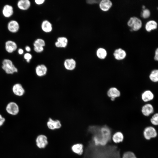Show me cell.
I'll list each match as a JSON object with an SVG mask.
<instances>
[{"mask_svg": "<svg viewBox=\"0 0 158 158\" xmlns=\"http://www.w3.org/2000/svg\"><path fill=\"white\" fill-rule=\"evenodd\" d=\"M7 28L10 32L15 33L18 32L19 29V25L17 21L14 20H11L8 23Z\"/></svg>", "mask_w": 158, "mask_h": 158, "instance_id": "obj_11", "label": "cell"}, {"mask_svg": "<svg viewBox=\"0 0 158 158\" xmlns=\"http://www.w3.org/2000/svg\"><path fill=\"white\" fill-rule=\"evenodd\" d=\"M6 110L9 114L16 115L19 113V109L18 105L16 103L11 102L7 104Z\"/></svg>", "mask_w": 158, "mask_h": 158, "instance_id": "obj_6", "label": "cell"}, {"mask_svg": "<svg viewBox=\"0 0 158 158\" xmlns=\"http://www.w3.org/2000/svg\"><path fill=\"white\" fill-rule=\"evenodd\" d=\"M113 55L116 59L120 61L123 60L126 58V53L124 50L119 48L116 49L114 51Z\"/></svg>", "mask_w": 158, "mask_h": 158, "instance_id": "obj_15", "label": "cell"}, {"mask_svg": "<svg viewBox=\"0 0 158 158\" xmlns=\"http://www.w3.org/2000/svg\"><path fill=\"white\" fill-rule=\"evenodd\" d=\"M33 45L34 47H44L45 45V43L43 39L38 38L34 41Z\"/></svg>", "mask_w": 158, "mask_h": 158, "instance_id": "obj_27", "label": "cell"}, {"mask_svg": "<svg viewBox=\"0 0 158 158\" xmlns=\"http://www.w3.org/2000/svg\"><path fill=\"white\" fill-rule=\"evenodd\" d=\"M65 68L67 70L72 71L76 67V63L73 59H67L65 60L63 63Z\"/></svg>", "mask_w": 158, "mask_h": 158, "instance_id": "obj_10", "label": "cell"}, {"mask_svg": "<svg viewBox=\"0 0 158 158\" xmlns=\"http://www.w3.org/2000/svg\"><path fill=\"white\" fill-rule=\"evenodd\" d=\"M5 121V118L0 114V127L3 124Z\"/></svg>", "mask_w": 158, "mask_h": 158, "instance_id": "obj_32", "label": "cell"}, {"mask_svg": "<svg viewBox=\"0 0 158 158\" xmlns=\"http://www.w3.org/2000/svg\"><path fill=\"white\" fill-rule=\"evenodd\" d=\"M13 7L9 4H6L3 7L2 13L3 16L6 18L12 16L13 14Z\"/></svg>", "mask_w": 158, "mask_h": 158, "instance_id": "obj_17", "label": "cell"}, {"mask_svg": "<svg viewBox=\"0 0 158 158\" xmlns=\"http://www.w3.org/2000/svg\"><path fill=\"white\" fill-rule=\"evenodd\" d=\"M68 43V40L67 38L60 37L57 38V41L55 43V45L58 48H65L67 46Z\"/></svg>", "mask_w": 158, "mask_h": 158, "instance_id": "obj_21", "label": "cell"}, {"mask_svg": "<svg viewBox=\"0 0 158 158\" xmlns=\"http://www.w3.org/2000/svg\"><path fill=\"white\" fill-rule=\"evenodd\" d=\"M143 135L145 139L149 140L158 136V131L155 127L151 126H148L144 128Z\"/></svg>", "mask_w": 158, "mask_h": 158, "instance_id": "obj_3", "label": "cell"}, {"mask_svg": "<svg viewBox=\"0 0 158 158\" xmlns=\"http://www.w3.org/2000/svg\"><path fill=\"white\" fill-rule=\"evenodd\" d=\"M121 158H137L134 153L131 151H127L124 152Z\"/></svg>", "mask_w": 158, "mask_h": 158, "instance_id": "obj_28", "label": "cell"}, {"mask_svg": "<svg viewBox=\"0 0 158 158\" xmlns=\"http://www.w3.org/2000/svg\"><path fill=\"white\" fill-rule=\"evenodd\" d=\"M150 12L148 9H145L143 10L141 13V16L144 18H148L150 15Z\"/></svg>", "mask_w": 158, "mask_h": 158, "instance_id": "obj_29", "label": "cell"}, {"mask_svg": "<svg viewBox=\"0 0 158 158\" xmlns=\"http://www.w3.org/2000/svg\"><path fill=\"white\" fill-rule=\"evenodd\" d=\"M45 1V0H35V2L37 4L39 5L43 4Z\"/></svg>", "mask_w": 158, "mask_h": 158, "instance_id": "obj_35", "label": "cell"}, {"mask_svg": "<svg viewBox=\"0 0 158 158\" xmlns=\"http://www.w3.org/2000/svg\"><path fill=\"white\" fill-rule=\"evenodd\" d=\"M107 96L110 98V100L114 101L116 98L119 97L121 95L120 91L115 87H111L110 88L107 92Z\"/></svg>", "mask_w": 158, "mask_h": 158, "instance_id": "obj_8", "label": "cell"}, {"mask_svg": "<svg viewBox=\"0 0 158 158\" xmlns=\"http://www.w3.org/2000/svg\"><path fill=\"white\" fill-rule=\"evenodd\" d=\"M36 145L40 149L44 148L48 144L47 137L43 134H40L36 137L35 140Z\"/></svg>", "mask_w": 158, "mask_h": 158, "instance_id": "obj_4", "label": "cell"}, {"mask_svg": "<svg viewBox=\"0 0 158 158\" xmlns=\"http://www.w3.org/2000/svg\"><path fill=\"white\" fill-rule=\"evenodd\" d=\"M141 112L144 116L148 117L154 113V109L152 104L147 103L142 106Z\"/></svg>", "mask_w": 158, "mask_h": 158, "instance_id": "obj_7", "label": "cell"}, {"mask_svg": "<svg viewBox=\"0 0 158 158\" xmlns=\"http://www.w3.org/2000/svg\"><path fill=\"white\" fill-rule=\"evenodd\" d=\"M96 55L98 58L99 59H104L106 58L107 56V51L104 49L100 48L97 50Z\"/></svg>", "mask_w": 158, "mask_h": 158, "instance_id": "obj_25", "label": "cell"}, {"mask_svg": "<svg viewBox=\"0 0 158 158\" xmlns=\"http://www.w3.org/2000/svg\"><path fill=\"white\" fill-rule=\"evenodd\" d=\"M18 52L19 54L21 55L23 54L24 53V51L23 49L20 48L18 49Z\"/></svg>", "mask_w": 158, "mask_h": 158, "instance_id": "obj_36", "label": "cell"}, {"mask_svg": "<svg viewBox=\"0 0 158 158\" xmlns=\"http://www.w3.org/2000/svg\"><path fill=\"white\" fill-rule=\"evenodd\" d=\"M35 71L37 76L39 77H42L45 76L47 74V68L44 64H40L36 67Z\"/></svg>", "mask_w": 158, "mask_h": 158, "instance_id": "obj_13", "label": "cell"}, {"mask_svg": "<svg viewBox=\"0 0 158 158\" xmlns=\"http://www.w3.org/2000/svg\"><path fill=\"white\" fill-rule=\"evenodd\" d=\"M142 8H143V9H145V6L144 5H143L142 6Z\"/></svg>", "mask_w": 158, "mask_h": 158, "instance_id": "obj_38", "label": "cell"}, {"mask_svg": "<svg viewBox=\"0 0 158 158\" xmlns=\"http://www.w3.org/2000/svg\"><path fill=\"white\" fill-rule=\"evenodd\" d=\"M44 47H34V51L38 53H41L44 50Z\"/></svg>", "mask_w": 158, "mask_h": 158, "instance_id": "obj_31", "label": "cell"}, {"mask_svg": "<svg viewBox=\"0 0 158 158\" xmlns=\"http://www.w3.org/2000/svg\"><path fill=\"white\" fill-rule=\"evenodd\" d=\"M151 123L154 126H157L158 125V114H154L150 119Z\"/></svg>", "mask_w": 158, "mask_h": 158, "instance_id": "obj_26", "label": "cell"}, {"mask_svg": "<svg viewBox=\"0 0 158 158\" xmlns=\"http://www.w3.org/2000/svg\"><path fill=\"white\" fill-rule=\"evenodd\" d=\"M17 47L16 43L12 40H8L5 42V49L9 53H12L15 51L17 49Z\"/></svg>", "mask_w": 158, "mask_h": 158, "instance_id": "obj_12", "label": "cell"}, {"mask_svg": "<svg viewBox=\"0 0 158 158\" xmlns=\"http://www.w3.org/2000/svg\"><path fill=\"white\" fill-rule=\"evenodd\" d=\"M100 1V0H87L86 1V2L88 4H93L94 3H99Z\"/></svg>", "mask_w": 158, "mask_h": 158, "instance_id": "obj_33", "label": "cell"}, {"mask_svg": "<svg viewBox=\"0 0 158 158\" xmlns=\"http://www.w3.org/2000/svg\"><path fill=\"white\" fill-rule=\"evenodd\" d=\"M46 125L48 128L51 130L59 129L62 126L60 120L58 119H54L51 117L48 118Z\"/></svg>", "mask_w": 158, "mask_h": 158, "instance_id": "obj_5", "label": "cell"}, {"mask_svg": "<svg viewBox=\"0 0 158 158\" xmlns=\"http://www.w3.org/2000/svg\"><path fill=\"white\" fill-rule=\"evenodd\" d=\"M149 78L150 81L153 83H157L158 81V70L154 69L152 70L149 75Z\"/></svg>", "mask_w": 158, "mask_h": 158, "instance_id": "obj_24", "label": "cell"}, {"mask_svg": "<svg viewBox=\"0 0 158 158\" xmlns=\"http://www.w3.org/2000/svg\"><path fill=\"white\" fill-rule=\"evenodd\" d=\"M24 58L26 60V62L29 63L30 60L32 58V56L31 54L29 53H26L24 55Z\"/></svg>", "mask_w": 158, "mask_h": 158, "instance_id": "obj_30", "label": "cell"}, {"mask_svg": "<svg viewBox=\"0 0 158 158\" xmlns=\"http://www.w3.org/2000/svg\"><path fill=\"white\" fill-rule=\"evenodd\" d=\"M124 139V136L122 133L120 131H117L114 133L112 136L111 140L115 144H118L122 142Z\"/></svg>", "mask_w": 158, "mask_h": 158, "instance_id": "obj_19", "label": "cell"}, {"mask_svg": "<svg viewBox=\"0 0 158 158\" xmlns=\"http://www.w3.org/2000/svg\"><path fill=\"white\" fill-rule=\"evenodd\" d=\"M25 50L28 52H30L31 50L30 47L28 46H27L25 47Z\"/></svg>", "mask_w": 158, "mask_h": 158, "instance_id": "obj_37", "label": "cell"}, {"mask_svg": "<svg viewBox=\"0 0 158 158\" xmlns=\"http://www.w3.org/2000/svg\"><path fill=\"white\" fill-rule=\"evenodd\" d=\"M31 5V3L29 0H20L17 4L18 7L20 10L25 11L28 9Z\"/></svg>", "mask_w": 158, "mask_h": 158, "instance_id": "obj_20", "label": "cell"}, {"mask_svg": "<svg viewBox=\"0 0 158 158\" xmlns=\"http://www.w3.org/2000/svg\"><path fill=\"white\" fill-rule=\"evenodd\" d=\"M12 91L14 94L17 96H22L25 93V90L21 84L16 83L12 87Z\"/></svg>", "mask_w": 158, "mask_h": 158, "instance_id": "obj_14", "label": "cell"}, {"mask_svg": "<svg viewBox=\"0 0 158 158\" xmlns=\"http://www.w3.org/2000/svg\"><path fill=\"white\" fill-rule=\"evenodd\" d=\"M41 27L42 30L46 33L50 32L52 30L51 23L50 22L47 20L43 21L41 24Z\"/></svg>", "mask_w": 158, "mask_h": 158, "instance_id": "obj_22", "label": "cell"}, {"mask_svg": "<svg viewBox=\"0 0 158 158\" xmlns=\"http://www.w3.org/2000/svg\"><path fill=\"white\" fill-rule=\"evenodd\" d=\"M99 7L103 11H108L112 5V2L110 0H102L99 2Z\"/></svg>", "mask_w": 158, "mask_h": 158, "instance_id": "obj_18", "label": "cell"}, {"mask_svg": "<svg viewBox=\"0 0 158 158\" xmlns=\"http://www.w3.org/2000/svg\"><path fill=\"white\" fill-rule=\"evenodd\" d=\"M158 49L157 48L156 49L155 52V55L154 57V59L156 61H158Z\"/></svg>", "mask_w": 158, "mask_h": 158, "instance_id": "obj_34", "label": "cell"}, {"mask_svg": "<svg viewBox=\"0 0 158 158\" xmlns=\"http://www.w3.org/2000/svg\"><path fill=\"white\" fill-rule=\"evenodd\" d=\"M127 25L130 28V31H137L142 27V23L139 18L134 16L130 18L128 22Z\"/></svg>", "mask_w": 158, "mask_h": 158, "instance_id": "obj_2", "label": "cell"}, {"mask_svg": "<svg viewBox=\"0 0 158 158\" xmlns=\"http://www.w3.org/2000/svg\"><path fill=\"white\" fill-rule=\"evenodd\" d=\"M2 69L7 74H13L18 71V69L10 59H5L2 61Z\"/></svg>", "mask_w": 158, "mask_h": 158, "instance_id": "obj_1", "label": "cell"}, {"mask_svg": "<svg viewBox=\"0 0 158 158\" xmlns=\"http://www.w3.org/2000/svg\"><path fill=\"white\" fill-rule=\"evenodd\" d=\"M71 149L73 152L79 155H81L83 153L84 146L81 143H77L73 145Z\"/></svg>", "mask_w": 158, "mask_h": 158, "instance_id": "obj_16", "label": "cell"}, {"mask_svg": "<svg viewBox=\"0 0 158 158\" xmlns=\"http://www.w3.org/2000/svg\"><path fill=\"white\" fill-rule=\"evenodd\" d=\"M157 26V24L156 21L154 20H150L146 23L145 29L147 31L150 32L152 30L156 29Z\"/></svg>", "mask_w": 158, "mask_h": 158, "instance_id": "obj_23", "label": "cell"}, {"mask_svg": "<svg viewBox=\"0 0 158 158\" xmlns=\"http://www.w3.org/2000/svg\"><path fill=\"white\" fill-rule=\"evenodd\" d=\"M154 98V95L153 92L150 90H146L141 94V98L144 102H148L152 100Z\"/></svg>", "mask_w": 158, "mask_h": 158, "instance_id": "obj_9", "label": "cell"}]
</instances>
